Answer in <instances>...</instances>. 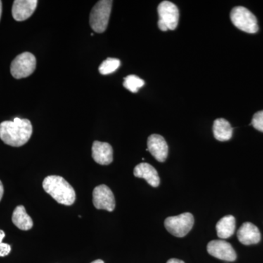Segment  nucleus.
<instances>
[{
	"label": "nucleus",
	"instance_id": "393cba45",
	"mask_svg": "<svg viewBox=\"0 0 263 263\" xmlns=\"http://www.w3.org/2000/svg\"><path fill=\"white\" fill-rule=\"evenodd\" d=\"M91 263H105L103 262L102 259H97V260L94 261V262Z\"/></svg>",
	"mask_w": 263,
	"mask_h": 263
},
{
	"label": "nucleus",
	"instance_id": "f03ea898",
	"mask_svg": "<svg viewBox=\"0 0 263 263\" xmlns=\"http://www.w3.org/2000/svg\"><path fill=\"white\" fill-rule=\"evenodd\" d=\"M43 187L45 192L51 195L58 203L71 205L76 201L75 190L61 176H47L43 180Z\"/></svg>",
	"mask_w": 263,
	"mask_h": 263
},
{
	"label": "nucleus",
	"instance_id": "5701e85b",
	"mask_svg": "<svg viewBox=\"0 0 263 263\" xmlns=\"http://www.w3.org/2000/svg\"><path fill=\"white\" fill-rule=\"evenodd\" d=\"M167 263H185L182 260H180V259H170L168 261H167Z\"/></svg>",
	"mask_w": 263,
	"mask_h": 263
},
{
	"label": "nucleus",
	"instance_id": "2eb2a0df",
	"mask_svg": "<svg viewBox=\"0 0 263 263\" xmlns=\"http://www.w3.org/2000/svg\"><path fill=\"white\" fill-rule=\"evenodd\" d=\"M214 138L219 141H228L233 136V129L231 124L224 119H217L213 125Z\"/></svg>",
	"mask_w": 263,
	"mask_h": 263
},
{
	"label": "nucleus",
	"instance_id": "a211bd4d",
	"mask_svg": "<svg viewBox=\"0 0 263 263\" xmlns=\"http://www.w3.org/2000/svg\"><path fill=\"white\" fill-rule=\"evenodd\" d=\"M145 81L136 75H129L124 78L123 86L133 93H137L138 90L144 86Z\"/></svg>",
	"mask_w": 263,
	"mask_h": 263
},
{
	"label": "nucleus",
	"instance_id": "1a4fd4ad",
	"mask_svg": "<svg viewBox=\"0 0 263 263\" xmlns=\"http://www.w3.org/2000/svg\"><path fill=\"white\" fill-rule=\"evenodd\" d=\"M207 251L213 257L221 260L233 262L237 258L235 249L226 240H212L208 243Z\"/></svg>",
	"mask_w": 263,
	"mask_h": 263
},
{
	"label": "nucleus",
	"instance_id": "7ed1b4c3",
	"mask_svg": "<svg viewBox=\"0 0 263 263\" xmlns=\"http://www.w3.org/2000/svg\"><path fill=\"white\" fill-rule=\"evenodd\" d=\"M113 1L101 0L93 7L90 13L89 23L95 32L103 33L108 27Z\"/></svg>",
	"mask_w": 263,
	"mask_h": 263
},
{
	"label": "nucleus",
	"instance_id": "4468645a",
	"mask_svg": "<svg viewBox=\"0 0 263 263\" xmlns=\"http://www.w3.org/2000/svg\"><path fill=\"white\" fill-rule=\"evenodd\" d=\"M134 176L146 180L147 183L153 187H157L160 183V176L157 170L146 162H142L134 168Z\"/></svg>",
	"mask_w": 263,
	"mask_h": 263
},
{
	"label": "nucleus",
	"instance_id": "dca6fc26",
	"mask_svg": "<svg viewBox=\"0 0 263 263\" xmlns=\"http://www.w3.org/2000/svg\"><path fill=\"white\" fill-rule=\"evenodd\" d=\"M216 232L219 238L221 239L229 238L234 234L235 230V219L234 216L228 215L221 218L216 226Z\"/></svg>",
	"mask_w": 263,
	"mask_h": 263
},
{
	"label": "nucleus",
	"instance_id": "b1692460",
	"mask_svg": "<svg viewBox=\"0 0 263 263\" xmlns=\"http://www.w3.org/2000/svg\"><path fill=\"white\" fill-rule=\"evenodd\" d=\"M2 12H3V3L0 1V19H1Z\"/></svg>",
	"mask_w": 263,
	"mask_h": 263
},
{
	"label": "nucleus",
	"instance_id": "9d476101",
	"mask_svg": "<svg viewBox=\"0 0 263 263\" xmlns=\"http://www.w3.org/2000/svg\"><path fill=\"white\" fill-rule=\"evenodd\" d=\"M148 151L160 162H164L168 155V146L164 138L160 135L153 134L148 137L147 141Z\"/></svg>",
	"mask_w": 263,
	"mask_h": 263
},
{
	"label": "nucleus",
	"instance_id": "9b49d317",
	"mask_svg": "<svg viewBox=\"0 0 263 263\" xmlns=\"http://www.w3.org/2000/svg\"><path fill=\"white\" fill-rule=\"evenodd\" d=\"M38 2L37 0H15L12 8V15L17 22L27 20L33 14Z\"/></svg>",
	"mask_w": 263,
	"mask_h": 263
},
{
	"label": "nucleus",
	"instance_id": "ddd939ff",
	"mask_svg": "<svg viewBox=\"0 0 263 263\" xmlns=\"http://www.w3.org/2000/svg\"><path fill=\"white\" fill-rule=\"evenodd\" d=\"M92 158L101 165H108L113 162V148L108 143L95 141L92 145Z\"/></svg>",
	"mask_w": 263,
	"mask_h": 263
},
{
	"label": "nucleus",
	"instance_id": "6e6552de",
	"mask_svg": "<svg viewBox=\"0 0 263 263\" xmlns=\"http://www.w3.org/2000/svg\"><path fill=\"white\" fill-rule=\"evenodd\" d=\"M93 204L97 209L113 212L116 206L113 192L105 184L99 185L93 190Z\"/></svg>",
	"mask_w": 263,
	"mask_h": 263
},
{
	"label": "nucleus",
	"instance_id": "412c9836",
	"mask_svg": "<svg viewBox=\"0 0 263 263\" xmlns=\"http://www.w3.org/2000/svg\"><path fill=\"white\" fill-rule=\"evenodd\" d=\"M5 237V232L0 230V257H5L11 252V247L8 243H3V242Z\"/></svg>",
	"mask_w": 263,
	"mask_h": 263
},
{
	"label": "nucleus",
	"instance_id": "aec40b11",
	"mask_svg": "<svg viewBox=\"0 0 263 263\" xmlns=\"http://www.w3.org/2000/svg\"><path fill=\"white\" fill-rule=\"evenodd\" d=\"M251 124L256 129L263 133V110H260L254 114Z\"/></svg>",
	"mask_w": 263,
	"mask_h": 263
},
{
	"label": "nucleus",
	"instance_id": "423d86ee",
	"mask_svg": "<svg viewBox=\"0 0 263 263\" xmlns=\"http://www.w3.org/2000/svg\"><path fill=\"white\" fill-rule=\"evenodd\" d=\"M195 219L190 213H183L178 216H170L164 220V227L171 234L183 238L193 229Z\"/></svg>",
	"mask_w": 263,
	"mask_h": 263
},
{
	"label": "nucleus",
	"instance_id": "0eeeda50",
	"mask_svg": "<svg viewBox=\"0 0 263 263\" xmlns=\"http://www.w3.org/2000/svg\"><path fill=\"white\" fill-rule=\"evenodd\" d=\"M35 68V57L29 52H24L12 62L10 72L15 79H24L32 75Z\"/></svg>",
	"mask_w": 263,
	"mask_h": 263
},
{
	"label": "nucleus",
	"instance_id": "4be33fe9",
	"mask_svg": "<svg viewBox=\"0 0 263 263\" xmlns=\"http://www.w3.org/2000/svg\"><path fill=\"white\" fill-rule=\"evenodd\" d=\"M3 194H4V187H3V183L0 181V201H1L2 198H3Z\"/></svg>",
	"mask_w": 263,
	"mask_h": 263
},
{
	"label": "nucleus",
	"instance_id": "39448f33",
	"mask_svg": "<svg viewBox=\"0 0 263 263\" xmlns=\"http://www.w3.org/2000/svg\"><path fill=\"white\" fill-rule=\"evenodd\" d=\"M159 21L158 27L161 31L166 32L177 28L179 21V10L178 7L169 1H163L157 8Z\"/></svg>",
	"mask_w": 263,
	"mask_h": 263
},
{
	"label": "nucleus",
	"instance_id": "f8f14e48",
	"mask_svg": "<svg viewBox=\"0 0 263 263\" xmlns=\"http://www.w3.org/2000/svg\"><path fill=\"white\" fill-rule=\"evenodd\" d=\"M237 236L242 245L247 246L257 245L261 240L258 228L251 222L243 223L238 230Z\"/></svg>",
	"mask_w": 263,
	"mask_h": 263
},
{
	"label": "nucleus",
	"instance_id": "20e7f679",
	"mask_svg": "<svg viewBox=\"0 0 263 263\" xmlns=\"http://www.w3.org/2000/svg\"><path fill=\"white\" fill-rule=\"evenodd\" d=\"M230 19L235 27L243 32L254 34L259 27L255 15L245 7H235L230 13Z\"/></svg>",
	"mask_w": 263,
	"mask_h": 263
},
{
	"label": "nucleus",
	"instance_id": "f3484780",
	"mask_svg": "<svg viewBox=\"0 0 263 263\" xmlns=\"http://www.w3.org/2000/svg\"><path fill=\"white\" fill-rule=\"evenodd\" d=\"M12 221L18 229L22 230H29L33 227L32 218L27 214L24 205L15 208L12 216Z\"/></svg>",
	"mask_w": 263,
	"mask_h": 263
},
{
	"label": "nucleus",
	"instance_id": "f257e3e1",
	"mask_svg": "<svg viewBox=\"0 0 263 263\" xmlns=\"http://www.w3.org/2000/svg\"><path fill=\"white\" fill-rule=\"evenodd\" d=\"M32 135V123L28 119L15 118L0 124V139L10 146H24Z\"/></svg>",
	"mask_w": 263,
	"mask_h": 263
},
{
	"label": "nucleus",
	"instance_id": "6ab92c4d",
	"mask_svg": "<svg viewBox=\"0 0 263 263\" xmlns=\"http://www.w3.org/2000/svg\"><path fill=\"white\" fill-rule=\"evenodd\" d=\"M120 60L116 58H108L104 60L103 63L99 67V72L102 75H108L113 73L120 67Z\"/></svg>",
	"mask_w": 263,
	"mask_h": 263
}]
</instances>
